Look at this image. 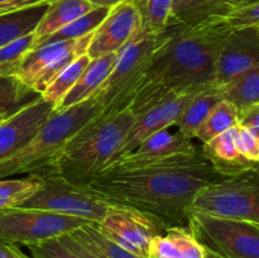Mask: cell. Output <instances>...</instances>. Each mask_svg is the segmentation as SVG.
<instances>
[{"label": "cell", "instance_id": "obj_1", "mask_svg": "<svg viewBox=\"0 0 259 258\" xmlns=\"http://www.w3.org/2000/svg\"><path fill=\"white\" fill-rule=\"evenodd\" d=\"M223 179L227 177L196 151L134 168L106 169L86 187L111 204L147 215L167 230L187 228L197 191Z\"/></svg>", "mask_w": 259, "mask_h": 258}, {"label": "cell", "instance_id": "obj_2", "mask_svg": "<svg viewBox=\"0 0 259 258\" xmlns=\"http://www.w3.org/2000/svg\"><path fill=\"white\" fill-rule=\"evenodd\" d=\"M217 18L196 25L171 23L154 53L143 83L171 95L199 91L214 83L217 62L230 35Z\"/></svg>", "mask_w": 259, "mask_h": 258}, {"label": "cell", "instance_id": "obj_3", "mask_svg": "<svg viewBox=\"0 0 259 258\" xmlns=\"http://www.w3.org/2000/svg\"><path fill=\"white\" fill-rule=\"evenodd\" d=\"M134 120L136 116L128 109L108 116H95L66 143L47 167L39 171L86 187L106 168Z\"/></svg>", "mask_w": 259, "mask_h": 258}, {"label": "cell", "instance_id": "obj_4", "mask_svg": "<svg viewBox=\"0 0 259 258\" xmlns=\"http://www.w3.org/2000/svg\"><path fill=\"white\" fill-rule=\"evenodd\" d=\"M100 111L101 104L96 94L65 110L53 111L24 147L0 161V180L14 175H29L47 167L66 143Z\"/></svg>", "mask_w": 259, "mask_h": 258}, {"label": "cell", "instance_id": "obj_5", "mask_svg": "<svg viewBox=\"0 0 259 258\" xmlns=\"http://www.w3.org/2000/svg\"><path fill=\"white\" fill-rule=\"evenodd\" d=\"M163 38L164 30L161 33L141 30L119 51L110 75L95 93L101 104L99 116H108L128 109Z\"/></svg>", "mask_w": 259, "mask_h": 258}, {"label": "cell", "instance_id": "obj_6", "mask_svg": "<svg viewBox=\"0 0 259 258\" xmlns=\"http://www.w3.org/2000/svg\"><path fill=\"white\" fill-rule=\"evenodd\" d=\"M191 211L259 224L258 169L204 186L195 195Z\"/></svg>", "mask_w": 259, "mask_h": 258}, {"label": "cell", "instance_id": "obj_7", "mask_svg": "<svg viewBox=\"0 0 259 258\" xmlns=\"http://www.w3.org/2000/svg\"><path fill=\"white\" fill-rule=\"evenodd\" d=\"M190 233L205 253L218 258H259V224L191 211Z\"/></svg>", "mask_w": 259, "mask_h": 258}, {"label": "cell", "instance_id": "obj_8", "mask_svg": "<svg viewBox=\"0 0 259 258\" xmlns=\"http://www.w3.org/2000/svg\"><path fill=\"white\" fill-rule=\"evenodd\" d=\"M42 180L40 189L20 205V209H39L81 218L89 223H100L111 207L88 187L76 186L46 171L33 172Z\"/></svg>", "mask_w": 259, "mask_h": 258}, {"label": "cell", "instance_id": "obj_9", "mask_svg": "<svg viewBox=\"0 0 259 258\" xmlns=\"http://www.w3.org/2000/svg\"><path fill=\"white\" fill-rule=\"evenodd\" d=\"M88 223L47 210L17 207L0 211V239L28 247L62 237Z\"/></svg>", "mask_w": 259, "mask_h": 258}, {"label": "cell", "instance_id": "obj_10", "mask_svg": "<svg viewBox=\"0 0 259 258\" xmlns=\"http://www.w3.org/2000/svg\"><path fill=\"white\" fill-rule=\"evenodd\" d=\"M93 34L78 39L46 42L35 46L27 53L14 77L40 95L60 71L78 56L86 53Z\"/></svg>", "mask_w": 259, "mask_h": 258}, {"label": "cell", "instance_id": "obj_11", "mask_svg": "<svg viewBox=\"0 0 259 258\" xmlns=\"http://www.w3.org/2000/svg\"><path fill=\"white\" fill-rule=\"evenodd\" d=\"M101 234L128 252L147 258L152 239L166 232L163 227L147 215L131 207L111 205L100 223H95Z\"/></svg>", "mask_w": 259, "mask_h": 258}, {"label": "cell", "instance_id": "obj_12", "mask_svg": "<svg viewBox=\"0 0 259 258\" xmlns=\"http://www.w3.org/2000/svg\"><path fill=\"white\" fill-rule=\"evenodd\" d=\"M142 30V17L134 0L111 8L108 17L94 32L86 53L98 58L106 53H118Z\"/></svg>", "mask_w": 259, "mask_h": 258}, {"label": "cell", "instance_id": "obj_13", "mask_svg": "<svg viewBox=\"0 0 259 258\" xmlns=\"http://www.w3.org/2000/svg\"><path fill=\"white\" fill-rule=\"evenodd\" d=\"M55 111V105L38 96L0 123V161L24 147Z\"/></svg>", "mask_w": 259, "mask_h": 258}, {"label": "cell", "instance_id": "obj_14", "mask_svg": "<svg viewBox=\"0 0 259 258\" xmlns=\"http://www.w3.org/2000/svg\"><path fill=\"white\" fill-rule=\"evenodd\" d=\"M196 93L197 91L182 94V95L176 96V98L171 99V100L164 101V103L152 108L151 110L146 111V113L142 114V115L137 116L133 125L129 129L128 134H126L125 138L123 139L120 146L116 148L115 153H114L113 158L109 162L106 168L110 167L111 164L115 163V162H118L119 159L123 158L124 156H126V154H129L131 152H133L142 142L146 141V139L148 138V137H151L152 134L162 131V129L174 126L177 118L180 116V114L184 111V109L186 108L189 101L191 100V98ZM105 169H104V171H105Z\"/></svg>", "mask_w": 259, "mask_h": 258}, {"label": "cell", "instance_id": "obj_15", "mask_svg": "<svg viewBox=\"0 0 259 258\" xmlns=\"http://www.w3.org/2000/svg\"><path fill=\"white\" fill-rule=\"evenodd\" d=\"M254 67H259V27L234 30L218 57L214 85H223Z\"/></svg>", "mask_w": 259, "mask_h": 258}, {"label": "cell", "instance_id": "obj_16", "mask_svg": "<svg viewBox=\"0 0 259 258\" xmlns=\"http://www.w3.org/2000/svg\"><path fill=\"white\" fill-rule=\"evenodd\" d=\"M199 149L192 142L191 137L181 131L175 132L169 128L162 129L142 142L133 152L124 156L106 169L113 168H134L143 164L158 162L179 154H191ZM105 169V171H106Z\"/></svg>", "mask_w": 259, "mask_h": 258}, {"label": "cell", "instance_id": "obj_17", "mask_svg": "<svg viewBox=\"0 0 259 258\" xmlns=\"http://www.w3.org/2000/svg\"><path fill=\"white\" fill-rule=\"evenodd\" d=\"M235 126L223 132L206 143H202L201 152L209 159L215 171L223 177H232L247 171L258 169V163L245 159L237 151L234 142Z\"/></svg>", "mask_w": 259, "mask_h": 258}, {"label": "cell", "instance_id": "obj_18", "mask_svg": "<svg viewBox=\"0 0 259 258\" xmlns=\"http://www.w3.org/2000/svg\"><path fill=\"white\" fill-rule=\"evenodd\" d=\"M116 56L118 53H106L98 58H93L88 67L81 73L77 82L55 106V111L65 110V109L82 103L86 99L93 96L96 90L100 88L101 83L110 75L114 63L116 61Z\"/></svg>", "mask_w": 259, "mask_h": 258}, {"label": "cell", "instance_id": "obj_19", "mask_svg": "<svg viewBox=\"0 0 259 258\" xmlns=\"http://www.w3.org/2000/svg\"><path fill=\"white\" fill-rule=\"evenodd\" d=\"M147 258H206V253L189 228L174 227L152 239Z\"/></svg>", "mask_w": 259, "mask_h": 258}, {"label": "cell", "instance_id": "obj_20", "mask_svg": "<svg viewBox=\"0 0 259 258\" xmlns=\"http://www.w3.org/2000/svg\"><path fill=\"white\" fill-rule=\"evenodd\" d=\"M94 9L89 0H52L48 3L42 19L34 29L35 43L50 37L65 25Z\"/></svg>", "mask_w": 259, "mask_h": 258}, {"label": "cell", "instance_id": "obj_21", "mask_svg": "<svg viewBox=\"0 0 259 258\" xmlns=\"http://www.w3.org/2000/svg\"><path fill=\"white\" fill-rule=\"evenodd\" d=\"M222 100V93L217 85L211 83V85L206 86L192 96L186 108L177 118L174 126H176L186 136L194 138L195 132L199 128L200 124L207 118L210 111Z\"/></svg>", "mask_w": 259, "mask_h": 258}, {"label": "cell", "instance_id": "obj_22", "mask_svg": "<svg viewBox=\"0 0 259 258\" xmlns=\"http://www.w3.org/2000/svg\"><path fill=\"white\" fill-rule=\"evenodd\" d=\"M48 3L0 15V48L18 38L34 32Z\"/></svg>", "mask_w": 259, "mask_h": 258}, {"label": "cell", "instance_id": "obj_23", "mask_svg": "<svg viewBox=\"0 0 259 258\" xmlns=\"http://www.w3.org/2000/svg\"><path fill=\"white\" fill-rule=\"evenodd\" d=\"M223 100L229 101L237 110L259 104V67L250 68L218 86Z\"/></svg>", "mask_w": 259, "mask_h": 258}, {"label": "cell", "instance_id": "obj_24", "mask_svg": "<svg viewBox=\"0 0 259 258\" xmlns=\"http://www.w3.org/2000/svg\"><path fill=\"white\" fill-rule=\"evenodd\" d=\"M42 186V180L34 174L24 179L0 180V211L17 209L33 196Z\"/></svg>", "mask_w": 259, "mask_h": 258}, {"label": "cell", "instance_id": "obj_25", "mask_svg": "<svg viewBox=\"0 0 259 258\" xmlns=\"http://www.w3.org/2000/svg\"><path fill=\"white\" fill-rule=\"evenodd\" d=\"M91 58L89 57L88 53H82V55L78 56L70 65L66 66L62 71L57 73V76L50 82V85L43 90L40 96L45 100L52 103L55 106L57 105L62 100L63 96L77 82L78 77L83 72V70L88 67Z\"/></svg>", "mask_w": 259, "mask_h": 258}, {"label": "cell", "instance_id": "obj_26", "mask_svg": "<svg viewBox=\"0 0 259 258\" xmlns=\"http://www.w3.org/2000/svg\"><path fill=\"white\" fill-rule=\"evenodd\" d=\"M238 124V110L229 101L222 100L210 111L207 118L200 124L194 134L202 143H206L214 137L219 136L223 132L228 131Z\"/></svg>", "mask_w": 259, "mask_h": 258}, {"label": "cell", "instance_id": "obj_27", "mask_svg": "<svg viewBox=\"0 0 259 258\" xmlns=\"http://www.w3.org/2000/svg\"><path fill=\"white\" fill-rule=\"evenodd\" d=\"M259 0H200L192 9L185 13L175 23L185 25H196L210 18L224 17L232 10L245 5L255 4Z\"/></svg>", "mask_w": 259, "mask_h": 258}, {"label": "cell", "instance_id": "obj_28", "mask_svg": "<svg viewBox=\"0 0 259 258\" xmlns=\"http://www.w3.org/2000/svg\"><path fill=\"white\" fill-rule=\"evenodd\" d=\"M110 9L108 8H94L90 12L86 14L81 15L80 18L71 22L70 24L65 25L61 28L60 30L51 34L50 37L45 38L37 43L35 46L40 45V43L46 42H57V40H71V39H78V38L86 37V35L91 34L98 29L99 25L103 23V20L108 17ZM34 46V47H35Z\"/></svg>", "mask_w": 259, "mask_h": 258}, {"label": "cell", "instance_id": "obj_29", "mask_svg": "<svg viewBox=\"0 0 259 258\" xmlns=\"http://www.w3.org/2000/svg\"><path fill=\"white\" fill-rule=\"evenodd\" d=\"M141 12L142 32L161 33L171 22L174 0H134Z\"/></svg>", "mask_w": 259, "mask_h": 258}, {"label": "cell", "instance_id": "obj_30", "mask_svg": "<svg viewBox=\"0 0 259 258\" xmlns=\"http://www.w3.org/2000/svg\"><path fill=\"white\" fill-rule=\"evenodd\" d=\"M40 96L14 76H0V110H15Z\"/></svg>", "mask_w": 259, "mask_h": 258}, {"label": "cell", "instance_id": "obj_31", "mask_svg": "<svg viewBox=\"0 0 259 258\" xmlns=\"http://www.w3.org/2000/svg\"><path fill=\"white\" fill-rule=\"evenodd\" d=\"M34 43V33H29L0 48V76H14Z\"/></svg>", "mask_w": 259, "mask_h": 258}, {"label": "cell", "instance_id": "obj_32", "mask_svg": "<svg viewBox=\"0 0 259 258\" xmlns=\"http://www.w3.org/2000/svg\"><path fill=\"white\" fill-rule=\"evenodd\" d=\"M72 233L88 240L89 243H91L94 247L98 248L108 258H142L128 252L123 247H120L119 244L114 243L113 240L106 238L104 234H101L98 228H96L95 223H88V224L73 230Z\"/></svg>", "mask_w": 259, "mask_h": 258}, {"label": "cell", "instance_id": "obj_33", "mask_svg": "<svg viewBox=\"0 0 259 258\" xmlns=\"http://www.w3.org/2000/svg\"><path fill=\"white\" fill-rule=\"evenodd\" d=\"M220 24L230 32L259 27V3L232 10L224 17L217 18Z\"/></svg>", "mask_w": 259, "mask_h": 258}, {"label": "cell", "instance_id": "obj_34", "mask_svg": "<svg viewBox=\"0 0 259 258\" xmlns=\"http://www.w3.org/2000/svg\"><path fill=\"white\" fill-rule=\"evenodd\" d=\"M33 258H81L62 243L60 238L28 245Z\"/></svg>", "mask_w": 259, "mask_h": 258}, {"label": "cell", "instance_id": "obj_35", "mask_svg": "<svg viewBox=\"0 0 259 258\" xmlns=\"http://www.w3.org/2000/svg\"><path fill=\"white\" fill-rule=\"evenodd\" d=\"M235 147L237 151L242 157L250 162L258 163L259 159V137L253 134L248 129L239 126L237 124L235 126V136H234Z\"/></svg>", "mask_w": 259, "mask_h": 258}, {"label": "cell", "instance_id": "obj_36", "mask_svg": "<svg viewBox=\"0 0 259 258\" xmlns=\"http://www.w3.org/2000/svg\"><path fill=\"white\" fill-rule=\"evenodd\" d=\"M60 239L62 240L63 244L67 245L71 250H73L81 258H108L98 248L94 247L91 243H89L88 240L72 232L62 235V237H60Z\"/></svg>", "mask_w": 259, "mask_h": 258}, {"label": "cell", "instance_id": "obj_37", "mask_svg": "<svg viewBox=\"0 0 259 258\" xmlns=\"http://www.w3.org/2000/svg\"><path fill=\"white\" fill-rule=\"evenodd\" d=\"M238 125L259 137V104L238 111Z\"/></svg>", "mask_w": 259, "mask_h": 258}, {"label": "cell", "instance_id": "obj_38", "mask_svg": "<svg viewBox=\"0 0 259 258\" xmlns=\"http://www.w3.org/2000/svg\"><path fill=\"white\" fill-rule=\"evenodd\" d=\"M50 2L52 0H0V15Z\"/></svg>", "mask_w": 259, "mask_h": 258}, {"label": "cell", "instance_id": "obj_39", "mask_svg": "<svg viewBox=\"0 0 259 258\" xmlns=\"http://www.w3.org/2000/svg\"><path fill=\"white\" fill-rule=\"evenodd\" d=\"M200 0H174L172 4V14H171V23H175L180 17L189 12L190 9L195 7Z\"/></svg>", "mask_w": 259, "mask_h": 258}, {"label": "cell", "instance_id": "obj_40", "mask_svg": "<svg viewBox=\"0 0 259 258\" xmlns=\"http://www.w3.org/2000/svg\"><path fill=\"white\" fill-rule=\"evenodd\" d=\"M0 258H30L22 252L17 244L0 239Z\"/></svg>", "mask_w": 259, "mask_h": 258}, {"label": "cell", "instance_id": "obj_41", "mask_svg": "<svg viewBox=\"0 0 259 258\" xmlns=\"http://www.w3.org/2000/svg\"><path fill=\"white\" fill-rule=\"evenodd\" d=\"M89 2L93 4L94 8H108V9H111V8L116 7V5L121 4L124 2H128V0H89Z\"/></svg>", "mask_w": 259, "mask_h": 258}, {"label": "cell", "instance_id": "obj_42", "mask_svg": "<svg viewBox=\"0 0 259 258\" xmlns=\"http://www.w3.org/2000/svg\"><path fill=\"white\" fill-rule=\"evenodd\" d=\"M17 110L18 109H15V110H0V123H2L3 120H5L8 116H10L13 113H14V111H17Z\"/></svg>", "mask_w": 259, "mask_h": 258}, {"label": "cell", "instance_id": "obj_43", "mask_svg": "<svg viewBox=\"0 0 259 258\" xmlns=\"http://www.w3.org/2000/svg\"><path fill=\"white\" fill-rule=\"evenodd\" d=\"M206 258H218V257H214V255H209V254H206Z\"/></svg>", "mask_w": 259, "mask_h": 258}]
</instances>
